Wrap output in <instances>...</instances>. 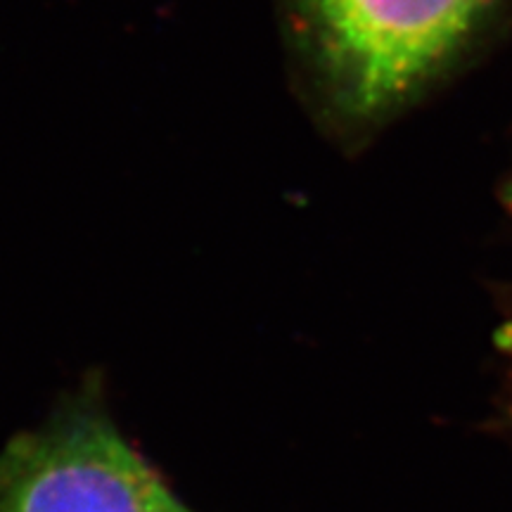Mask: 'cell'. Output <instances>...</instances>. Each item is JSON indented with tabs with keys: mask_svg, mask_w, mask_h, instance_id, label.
Instances as JSON below:
<instances>
[{
	"mask_svg": "<svg viewBox=\"0 0 512 512\" xmlns=\"http://www.w3.org/2000/svg\"><path fill=\"white\" fill-rule=\"evenodd\" d=\"M323 112L375 126L456 60L498 0H280Z\"/></svg>",
	"mask_w": 512,
	"mask_h": 512,
	"instance_id": "cell-1",
	"label": "cell"
},
{
	"mask_svg": "<svg viewBox=\"0 0 512 512\" xmlns=\"http://www.w3.org/2000/svg\"><path fill=\"white\" fill-rule=\"evenodd\" d=\"M0 512H197L114 422L72 411L0 448Z\"/></svg>",
	"mask_w": 512,
	"mask_h": 512,
	"instance_id": "cell-2",
	"label": "cell"
}]
</instances>
